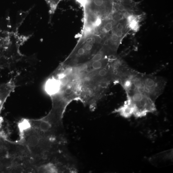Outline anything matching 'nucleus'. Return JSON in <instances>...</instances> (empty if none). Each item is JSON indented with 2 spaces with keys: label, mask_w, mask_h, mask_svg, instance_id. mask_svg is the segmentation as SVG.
I'll return each instance as SVG.
<instances>
[{
  "label": "nucleus",
  "mask_w": 173,
  "mask_h": 173,
  "mask_svg": "<svg viewBox=\"0 0 173 173\" xmlns=\"http://www.w3.org/2000/svg\"><path fill=\"white\" fill-rule=\"evenodd\" d=\"M80 81L73 71L55 70L44 85L45 92L51 99L53 114L64 116L68 106L74 100H79Z\"/></svg>",
  "instance_id": "obj_1"
},
{
  "label": "nucleus",
  "mask_w": 173,
  "mask_h": 173,
  "mask_svg": "<svg viewBox=\"0 0 173 173\" xmlns=\"http://www.w3.org/2000/svg\"><path fill=\"white\" fill-rule=\"evenodd\" d=\"M79 100L90 109L94 110L98 102L105 94L109 86L85 81H80Z\"/></svg>",
  "instance_id": "obj_2"
},
{
  "label": "nucleus",
  "mask_w": 173,
  "mask_h": 173,
  "mask_svg": "<svg viewBox=\"0 0 173 173\" xmlns=\"http://www.w3.org/2000/svg\"><path fill=\"white\" fill-rule=\"evenodd\" d=\"M37 121L38 123V128L43 133H48L54 131L55 129L52 125L49 122L42 119Z\"/></svg>",
  "instance_id": "obj_3"
},
{
  "label": "nucleus",
  "mask_w": 173,
  "mask_h": 173,
  "mask_svg": "<svg viewBox=\"0 0 173 173\" xmlns=\"http://www.w3.org/2000/svg\"><path fill=\"white\" fill-rule=\"evenodd\" d=\"M40 141L39 136L36 134H33L28 137L27 139V143L30 147L33 148L40 144Z\"/></svg>",
  "instance_id": "obj_4"
},
{
  "label": "nucleus",
  "mask_w": 173,
  "mask_h": 173,
  "mask_svg": "<svg viewBox=\"0 0 173 173\" xmlns=\"http://www.w3.org/2000/svg\"><path fill=\"white\" fill-rule=\"evenodd\" d=\"M49 5L51 11H53L56 8L60 0H45Z\"/></svg>",
  "instance_id": "obj_5"
},
{
  "label": "nucleus",
  "mask_w": 173,
  "mask_h": 173,
  "mask_svg": "<svg viewBox=\"0 0 173 173\" xmlns=\"http://www.w3.org/2000/svg\"><path fill=\"white\" fill-rule=\"evenodd\" d=\"M103 55L101 53H98L93 56L91 59V62L97 61L102 60Z\"/></svg>",
  "instance_id": "obj_6"
},
{
  "label": "nucleus",
  "mask_w": 173,
  "mask_h": 173,
  "mask_svg": "<svg viewBox=\"0 0 173 173\" xmlns=\"http://www.w3.org/2000/svg\"><path fill=\"white\" fill-rule=\"evenodd\" d=\"M85 53V49L83 48H79L77 52V54L79 56H83Z\"/></svg>",
  "instance_id": "obj_7"
},
{
  "label": "nucleus",
  "mask_w": 173,
  "mask_h": 173,
  "mask_svg": "<svg viewBox=\"0 0 173 173\" xmlns=\"http://www.w3.org/2000/svg\"><path fill=\"white\" fill-rule=\"evenodd\" d=\"M93 48V47L92 45L90 44L86 45V46L85 48H84L85 50V53L86 51L90 52L91 50H92Z\"/></svg>",
  "instance_id": "obj_8"
},
{
  "label": "nucleus",
  "mask_w": 173,
  "mask_h": 173,
  "mask_svg": "<svg viewBox=\"0 0 173 173\" xmlns=\"http://www.w3.org/2000/svg\"><path fill=\"white\" fill-rule=\"evenodd\" d=\"M119 11L121 12H123L125 11V7L124 5L120 4L118 7Z\"/></svg>",
  "instance_id": "obj_9"
},
{
  "label": "nucleus",
  "mask_w": 173,
  "mask_h": 173,
  "mask_svg": "<svg viewBox=\"0 0 173 173\" xmlns=\"http://www.w3.org/2000/svg\"><path fill=\"white\" fill-rule=\"evenodd\" d=\"M116 35L118 36V38L121 37L123 36V32L121 30H118L116 33Z\"/></svg>",
  "instance_id": "obj_10"
},
{
  "label": "nucleus",
  "mask_w": 173,
  "mask_h": 173,
  "mask_svg": "<svg viewBox=\"0 0 173 173\" xmlns=\"http://www.w3.org/2000/svg\"><path fill=\"white\" fill-rule=\"evenodd\" d=\"M112 39L114 42H116L118 41L119 39V38L115 34H114L112 36Z\"/></svg>",
  "instance_id": "obj_11"
},
{
  "label": "nucleus",
  "mask_w": 173,
  "mask_h": 173,
  "mask_svg": "<svg viewBox=\"0 0 173 173\" xmlns=\"http://www.w3.org/2000/svg\"><path fill=\"white\" fill-rule=\"evenodd\" d=\"M106 27L108 29H110L113 27V24L111 23H108L106 24Z\"/></svg>",
  "instance_id": "obj_12"
},
{
  "label": "nucleus",
  "mask_w": 173,
  "mask_h": 173,
  "mask_svg": "<svg viewBox=\"0 0 173 173\" xmlns=\"http://www.w3.org/2000/svg\"><path fill=\"white\" fill-rule=\"evenodd\" d=\"M100 31L101 33H105L107 32V30L105 27H102L100 28Z\"/></svg>",
  "instance_id": "obj_13"
},
{
  "label": "nucleus",
  "mask_w": 173,
  "mask_h": 173,
  "mask_svg": "<svg viewBox=\"0 0 173 173\" xmlns=\"http://www.w3.org/2000/svg\"><path fill=\"white\" fill-rule=\"evenodd\" d=\"M101 23V20L100 19H98L95 22V25L96 26H98Z\"/></svg>",
  "instance_id": "obj_14"
},
{
  "label": "nucleus",
  "mask_w": 173,
  "mask_h": 173,
  "mask_svg": "<svg viewBox=\"0 0 173 173\" xmlns=\"http://www.w3.org/2000/svg\"><path fill=\"white\" fill-rule=\"evenodd\" d=\"M93 38H90L86 39V42H87L89 43L91 42H93Z\"/></svg>",
  "instance_id": "obj_15"
}]
</instances>
